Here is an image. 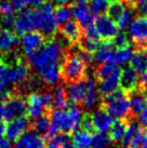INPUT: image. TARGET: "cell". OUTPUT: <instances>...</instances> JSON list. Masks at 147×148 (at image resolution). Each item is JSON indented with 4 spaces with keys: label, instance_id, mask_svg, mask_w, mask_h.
Listing matches in <instances>:
<instances>
[{
    "label": "cell",
    "instance_id": "6da1fadb",
    "mask_svg": "<svg viewBox=\"0 0 147 148\" xmlns=\"http://www.w3.org/2000/svg\"><path fill=\"white\" fill-rule=\"evenodd\" d=\"M47 40L45 45L36 52L27 55V62L30 68L37 70L39 78L48 86H57L61 80V63L64 58L65 50L69 43L58 34Z\"/></svg>",
    "mask_w": 147,
    "mask_h": 148
},
{
    "label": "cell",
    "instance_id": "7a4b0ae2",
    "mask_svg": "<svg viewBox=\"0 0 147 148\" xmlns=\"http://www.w3.org/2000/svg\"><path fill=\"white\" fill-rule=\"evenodd\" d=\"M100 107L117 119L134 120L131 116L130 96L122 89H118L107 95H102L100 97Z\"/></svg>",
    "mask_w": 147,
    "mask_h": 148
},
{
    "label": "cell",
    "instance_id": "3957f363",
    "mask_svg": "<svg viewBox=\"0 0 147 148\" xmlns=\"http://www.w3.org/2000/svg\"><path fill=\"white\" fill-rule=\"evenodd\" d=\"M87 68L88 66L82 62V60L76 54V52L68 47L65 50L64 58L60 67L61 79L64 80L66 84L82 81L88 77Z\"/></svg>",
    "mask_w": 147,
    "mask_h": 148
},
{
    "label": "cell",
    "instance_id": "277c9868",
    "mask_svg": "<svg viewBox=\"0 0 147 148\" xmlns=\"http://www.w3.org/2000/svg\"><path fill=\"white\" fill-rule=\"evenodd\" d=\"M30 66L23 56L12 63H3L0 61V81L4 86L14 84L20 86L30 77Z\"/></svg>",
    "mask_w": 147,
    "mask_h": 148
},
{
    "label": "cell",
    "instance_id": "5b68a950",
    "mask_svg": "<svg viewBox=\"0 0 147 148\" xmlns=\"http://www.w3.org/2000/svg\"><path fill=\"white\" fill-rule=\"evenodd\" d=\"M83 112L78 106H71L67 110L54 109L51 114L52 123L57 131L65 134H70L80 127Z\"/></svg>",
    "mask_w": 147,
    "mask_h": 148
},
{
    "label": "cell",
    "instance_id": "8992f818",
    "mask_svg": "<svg viewBox=\"0 0 147 148\" xmlns=\"http://www.w3.org/2000/svg\"><path fill=\"white\" fill-rule=\"evenodd\" d=\"M26 111H27L26 95L21 91L14 89L9 93L8 97L2 101L1 120L9 122L15 118L24 116Z\"/></svg>",
    "mask_w": 147,
    "mask_h": 148
},
{
    "label": "cell",
    "instance_id": "52a82bcc",
    "mask_svg": "<svg viewBox=\"0 0 147 148\" xmlns=\"http://www.w3.org/2000/svg\"><path fill=\"white\" fill-rule=\"evenodd\" d=\"M45 23V16L41 10L38 9H24L19 11L14 20V32L23 35L28 32L41 29Z\"/></svg>",
    "mask_w": 147,
    "mask_h": 148
},
{
    "label": "cell",
    "instance_id": "ba28073f",
    "mask_svg": "<svg viewBox=\"0 0 147 148\" xmlns=\"http://www.w3.org/2000/svg\"><path fill=\"white\" fill-rule=\"evenodd\" d=\"M129 34L136 50H147V15H141L131 23Z\"/></svg>",
    "mask_w": 147,
    "mask_h": 148
},
{
    "label": "cell",
    "instance_id": "9c48e42d",
    "mask_svg": "<svg viewBox=\"0 0 147 148\" xmlns=\"http://www.w3.org/2000/svg\"><path fill=\"white\" fill-rule=\"evenodd\" d=\"M52 111H45L40 117H38L30 123V129L40 135L43 140H51L56 135L58 131L52 123L51 118Z\"/></svg>",
    "mask_w": 147,
    "mask_h": 148
},
{
    "label": "cell",
    "instance_id": "30bf717a",
    "mask_svg": "<svg viewBox=\"0 0 147 148\" xmlns=\"http://www.w3.org/2000/svg\"><path fill=\"white\" fill-rule=\"evenodd\" d=\"M47 37L43 34L38 30L28 32L22 35L21 38V48H22V53L26 54V56L29 54L36 52L39 50L47 42Z\"/></svg>",
    "mask_w": 147,
    "mask_h": 148
},
{
    "label": "cell",
    "instance_id": "8fae6325",
    "mask_svg": "<svg viewBox=\"0 0 147 148\" xmlns=\"http://www.w3.org/2000/svg\"><path fill=\"white\" fill-rule=\"evenodd\" d=\"M94 27L100 35V38L104 41H113V39L118 33V27L116 23L105 14L98 15L95 18Z\"/></svg>",
    "mask_w": 147,
    "mask_h": 148
},
{
    "label": "cell",
    "instance_id": "7c38bea8",
    "mask_svg": "<svg viewBox=\"0 0 147 148\" xmlns=\"http://www.w3.org/2000/svg\"><path fill=\"white\" fill-rule=\"evenodd\" d=\"M57 33L69 43V45H78L82 37V27L77 21L68 20L57 27Z\"/></svg>",
    "mask_w": 147,
    "mask_h": 148
},
{
    "label": "cell",
    "instance_id": "4fadbf2b",
    "mask_svg": "<svg viewBox=\"0 0 147 148\" xmlns=\"http://www.w3.org/2000/svg\"><path fill=\"white\" fill-rule=\"evenodd\" d=\"M29 129H30L29 118L26 116H22L9 121V123L7 124L5 136L9 140H17Z\"/></svg>",
    "mask_w": 147,
    "mask_h": 148
},
{
    "label": "cell",
    "instance_id": "5bb4252c",
    "mask_svg": "<svg viewBox=\"0 0 147 148\" xmlns=\"http://www.w3.org/2000/svg\"><path fill=\"white\" fill-rule=\"evenodd\" d=\"M129 96L131 102V116L136 119L147 106V89L139 86L131 92Z\"/></svg>",
    "mask_w": 147,
    "mask_h": 148
},
{
    "label": "cell",
    "instance_id": "9a60e30c",
    "mask_svg": "<svg viewBox=\"0 0 147 148\" xmlns=\"http://www.w3.org/2000/svg\"><path fill=\"white\" fill-rule=\"evenodd\" d=\"M69 11L70 15L75 17V20L79 23V25L83 28H87L89 26L94 25L95 16L91 12L88 7L83 5H77L75 3L69 4Z\"/></svg>",
    "mask_w": 147,
    "mask_h": 148
},
{
    "label": "cell",
    "instance_id": "2e32d148",
    "mask_svg": "<svg viewBox=\"0 0 147 148\" xmlns=\"http://www.w3.org/2000/svg\"><path fill=\"white\" fill-rule=\"evenodd\" d=\"M14 148H45V140L29 129L16 140Z\"/></svg>",
    "mask_w": 147,
    "mask_h": 148
},
{
    "label": "cell",
    "instance_id": "e0dca14e",
    "mask_svg": "<svg viewBox=\"0 0 147 148\" xmlns=\"http://www.w3.org/2000/svg\"><path fill=\"white\" fill-rule=\"evenodd\" d=\"M26 101H27V111H26V114H27V117L29 119L35 120L36 118L40 117L45 111V108L42 104L39 92H37V91L30 92L28 96L26 97Z\"/></svg>",
    "mask_w": 147,
    "mask_h": 148
},
{
    "label": "cell",
    "instance_id": "ac0fdd59",
    "mask_svg": "<svg viewBox=\"0 0 147 148\" xmlns=\"http://www.w3.org/2000/svg\"><path fill=\"white\" fill-rule=\"evenodd\" d=\"M86 95H84V99H83L80 106L82 108H84L86 110H91L96 106L98 102L100 101L98 91L96 86H95V80L92 78H89V77H87L86 79Z\"/></svg>",
    "mask_w": 147,
    "mask_h": 148
},
{
    "label": "cell",
    "instance_id": "d6986e66",
    "mask_svg": "<svg viewBox=\"0 0 147 148\" xmlns=\"http://www.w3.org/2000/svg\"><path fill=\"white\" fill-rule=\"evenodd\" d=\"M120 86L126 93L130 94L139 86V78L137 74L134 71L132 67H124L121 69L120 74Z\"/></svg>",
    "mask_w": 147,
    "mask_h": 148
},
{
    "label": "cell",
    "instance_id": "ffe728a7",
    "mask_svg": "<svg viewBox=\"0 0 147 148\" xmlns=\"http://www.w3.org/2000/svg\"><path fill=\"white\" fill-rule=\"evenodd\" d=\"M86 79L82 80V81H79V82L67 84V89H66L67 97H68V101L74 105H79L80 106L83 99H84L87 91Z\"/></svg>",
    "mask_w": 147,
    "mask_h": 148
},
{
    "label": "cell",
    "instance_id": "44dd1931",
    "mask_svg": "<svg viewBox=\"0 0 147 148\" xmlns=\"http://www.w3.org/2000/svg\"><path fill=\"white\" fill-rule=\"evenodd\" d=\"M91 118H92V122H93L95 131L103 132V133L108 131L110 125L114 122L111 116L101 107L96 111H94L93 114H91Z\"/></svg>",
    "mask_w": 147,
    "mask_h": 148
},
{
    "label": "cell",
    "instance_id": "7402d4cb",
    "mask_svg": "<svg viewBox=\"0 0 147 148\" xmlns=\"http://www.w3.org/2000/svg\"><path fill=\"white\" fill-rule=\"evenodd\" d=\"M120 74H121V69L117 68L109 77L98 82V92L101 96L107 95L118 90V86H120Z\"/></svg>",
    "mask_w": 147,
    "mask_h": 148
},
{
    "label": "cell",
    "instance_id": "603a6c76",
    "mask_svg": "<svg viewBox=\"0 0 147 148\" xmlns=\"http://www.w3.org/2000/svg\"><path fill=\"white\" fill-rule=\"evenodd\" d=\"M19 45V38L12 30H0V52L9 53L15 51Z\"/></svg>",
    "mask_w": 147,
    "mask_h": 148
},
{
    "label": "cell",
    "instance_id": "cb8c5ba5",
    "mask_svg": "<svg viewBox=\"0 0 147 148\" xmlns=\"http://www.w3.org/2000/svg\"><path fill=\"white\" fill-rule=\"evenodd\" d=\"M130 121L131 120L128 119H118L113 122L109 127V138L111 143L121 145L122 138L126 133V129Z\"/></svg>",
    "mask_w": 147,
    "mask_h": 148
},
{
    "label": "cell",
    "instance_id": "d4e9b609",
    "mask_svg": "<svg viewBox=\"0 0 147 148\" xmlns=\"http://www.w3.org/2000/svg\"><path fill=\"white\" fill-rule=\"evenodd\" d=\"M113 41H103L100 43L98 48L93 53V65H100L106 62L107 60L113 55Z\"/></svg>",
    "mask_w": 147,
    "mask_h": 148
},
{
    "label": "cell",
    "instance_id": "484cf974",
    "mask_svg": "<svg viewBox=\"0 0 147 148\" xmlns=\"http://www.w3.org/2000/svg\"><path fill=\"white\" fill-rule=\"evenodd\" d=\"M116 69H117V64H116L115 61L113 60V55H111L106 62L100 64V65H98L94 68L95 81H96V82H100V81L104 80L105 78L109 77L110 75L113 74Z\"/></svg>",
    "mask_w": 147,
    "mask_h": 148
},
{
    "label": "cell",
    "instance_id": "4316f807",
    "mask_svg": "<svg viewBox=\"0 0 147 148\" xmlns=\"http://www.w3.org/2000/svg\"><path fill=\"white\" fill-rule=\"evenodd\" d=\"M130 67H132L136 74H144L147 71V53L144 50H136L131 55Z\"/></svg>",
    "mask_w": 147,
    "mask_h": 148
},
{
    "label": "cell",
    "instance_id": "83f0119b",
    "mask_svg": "<svg viewBox=\"0 0 147 148\" xmlns=\"http://www.w3.org/2000/svg\"><path fill=\"white\" fill-rule=\"evenodd\" d=\"M68 102L66 89L63 86H58L53 93V109L63 110L68 106Z\"/></svg>",
    "mask_w": 147,
    "mask_h": 148
},
{
    "label": "cell",
    "instance_id": "f1b7e54d",
    "mask_svg": "<svg viewBox=\"0 0 147 148\" xmlns=\"http://www.w3.org/2000/svg\"><path fill=\"white\" fill-rule=\"evenodd\" d=\"M92 135L86 131H77L74 133L73 144L76 148H91Z\"/></svg>",
    "mask_w": 147,
    "mask_h": 148
},
{
    "label": "cell",
    "instance_id": "f546056e",
    "mask_svg": "<svg viewBox=\"0 0 147 148\" xmlns=\"http://www.w3.org/2000/svg\"><path fill=\"white\" fill-rule=\"evenodd\" d=\"M124 10H126V7L123 5L121 1H119V0H110L109 4H108V9H107V14H108L107 16L116 23L118 21L119 17L122 15Z\"/></svg>",
    "mask_w": 147,
    "mask_h": 148
},
{
    "label": "cell",
    "instance_id": "4dcf8cb0",
    "mask_svg": "<svg viewBox=\"0 0 147 148\" xmlns=\"http://www.w3.org/2000/svg\"><path fill=\"white\" fill-rule=\"evenodd\" d=\"M110 0H88V5L94 16L103 15L107 12Z\"/></svg>",
    "mask_w": 147,
    "mask_h": 148
},
{
    "label": "cell",
    "instance_id": "1f68e13d",
    "mask_svg": "<svg viewBox=\"0 0 147 148\" xmlns=\"http://www.w3.org/2000/svg\"><path fill=\"white\" fill-rule=\"evenodd\" d=\"M147 140V127L143 125H139L134 135L130 142L129 147L130 148H137L139 146H142L143 143Z\"/></svg>",
    "mask_w": 147,
    "mask_h": 148
},
{
    "label": "cell",
    "instance_id": "d6a6232c",
    "mask_svg": "<svg viewBox=\"0 0 147 148\" xmlns=\"http://www.w3.org/2000/svg\"><path fill=\"white\" fill-rule=\"evenodd\" d=\"M111 140L109 135L103 132H98L92 135V142H91V148H106L109 146Z\"/></svg>",
    "mask_w": 147,
    "mask_h": 148
},
{
    "label": "cell",
    "instance_id": "836d02e7",
    "mask_svg": "<svg viewBox=\"0 0 147 148\" xmlns=\"http://www.w3.org/2000/svg\"><path fill=\"white\" fill-rule=\"evenodd\" d=\"M131 55H132V51H131V48L129 45L126 48L117 49V51L113 54V60L117 65L118 64H126L131 58Z\"/></svg>",
    "mask_w": 147,
    "mask_h": 148
},
{
    "label": "cell",
    "instance_id": "e575fe53",
    "mask_svg": "<svg viewBox=\"0 0 147 148\" xmlns=\"http://www.w3.org/2000/svg\"><path fill=\"white\" fill-rule=\"evenodd\" d=\"M70 11L69 8H67V5H58L54 10V17H55V21H56L57 27L68 21Z\"/></svg>",
    "mask_w": 147,
    "mask_h": 148
},
{
    "label": "cell",
    "instance_id": "d590c367",
    "mask_svg": "<svg viewBox=\"0 0 147 148\" xmlns=\"http://www.w3.org/2000/svg\"><path fill=\"white\" fill-rule=\"evenodd\" d=\"M67 140H69V134H65V133L56 134L54 137L49 140L45 148H62V146L65 144Z\"/></svg>",
    "mask_w": 147,
    "mask_h": 148
},
{
    "label": "cell",
    "instance_id": "8d00e7d4",
    "mask_svg": "<svg viewBox=\"0 0 147 148\" xmlns=\"http://www.w3.org/2000/svg\"><path fill=\"white\" fill-rule=\"evenodd\" d=\"M137 127H139V124L135 123L134 120H131L130 122H129L127 129H126V133H124V136H123V138H122V142H121L122 147H129L130 142H131V140H132L133 135H134V133H135V131H136Z\"/></svg>",
    "mask_w": 147,
    "mask_h": 148
},
{
    "label": "cell",
    "instance_id": "74e56055",
    "mask_svg": "<svg viewBox=\"0 0 147 148\" xmlns=\"http://www.w3.org/2000/svg\"><path fill=\"white\" fill-rule=\"evenodd\" d=\"M131 20H132V14H131V11L129 9H126L124 10V12L122 13V15L119 17L118 21L116 22V25H117V27L118 29H123L128 27L131 23Z\"/></svg>",
    "mask_w": 147,
    "mask_h": 148
},
{
    "label": "cell",
    "instance_id": "f35d334b",
    "mask_svg": "<svg viewBox=\"0 0 147 148\" xmlns=\"http://www.w3.org/2000/svg\"><path fill=\"white\" fill-rule=\"evenodd\" d=\"M113 43H114L115 47H117L118 49H120V48H126V47H129V45H130L129 38H128L127 34L123 33V32L117 33V35H116L115 38L113 39Z\"/></svg>",
    "mask_w": 147,
    "mask_h": 148
},
{
    "label": "cell",
    "instance_id": "ab89813d",
    "mask_svg": "<svg viewBox=\"0 0 147 148\" xmlns=\"http://www.w3.org/2000/svg\"><path fill=\"white\" fill-rule=\"evenodd\" d=\"M80 127H82L83 131L89 132V133H94V132H95V129H94V125H93V122H92V118H91L90 112L83 114Z\"/></svg>",
    "mask_w": 147,
    "mask_h": 148
},
{
    "label": "cell",
    "instance_id": "60d3db41",
    "mask_svg": "<svg viewBox=\"0 0 147 148\" xmlns=\"http://www.w3.org/2000/svg\"><path fill=\"white\" fill-rule=\"evenodd\" d=\"M14 20H15V16L13 14L0 15V27L13 32L14 30Z\"/></svg>",
    "mask_w": 147,
    "mask_h": 148
},
{
    "label": "cell",
    "instance_id": "b9f144b4",
    "mask_svg": "<svg viewBox=\"0 0 147 148\" xmlns=\"http://www.w3.org/2000/svg\"><path fill=\"white\" fill-rule=\"evenodd\" d=\"M29 4L28 0H11V5L15 11H22Z\"/></svg>",
    "mask_w": 147,
    "mask_h": 148
},
{
    "label": "cell",
    "instance_id": "7bdbcfd3",
    "mask_svg": "<svg viewBox=\"0 0 147 148\" xmlns=\"http://www.w3.org/2000/svg\"><path fill=\"white\" fill-rule=\"evenodd\" d=\"M9 91H7V89H5V86H4L3 83L0 81V102H2V101H4V99L8 97L9 95Z\"/></svg>",
    "mask_w": 147,
    "mask_h": 148
},
{
    "label": "cell",
    "instance_id": "ee69618b",
    "mask_svg": "<svg viewBox=\"0 0 147 148\" xmlns=\"http://www.w3.org/2000/svg\"><path fill=\"white\" fill-rule=\"evenodd\" d=\"M139 121H141V124L143 127H147V106L145 107V109L142 111V114L139 115Z\"/></svg>",
    "mask_w": 147,
    "mask_h": 148
},
{
    "label": "cell",
    "instance_id": "f6af8a7d",
    "mask_svg": "<svg viewBox=\"0 0 147 148\" xmlns=\"http://www.w3.org/2000/svg\"><path fill=\"white\" fill-rule=\"evenodd\" d=\"M139 86L147 89V71H145L144 74H142L141 78L139 79Z\"/></svg>",
    "mask_w": 147,
    "mask_h": 148
},
{
    "label": "cell",
    "instance_id": "bcb514c9",
    "mask_svg": "<svg viewBox=\"0 0 147 148\" xmlns=\"http://www.w3.org/2000/svg\"><path fill=\"white\" fill-rule=\"evenodd\" d=\"M11 143L8 138H3V137H0V148H11Z\"/></svg>",
    "mask_w": 147,
    "mask_h": 148
},
{
    "label": "cell",
    "instance_id": "7dc6e473",
    "mask_svg": "<svg viewBox=\"0 0 147 148\" xmlns=\"http://www.w3.org/2000/svg\"><path fill=\"white\" fill-rule=\"evenodd\" d=\"M5 130H7V124L4 123L3 120H0V137H3L5 135Z\"/></svg>",
    "mask_w": 147,
    "mask_h": 148
},
{
    "label": "cell",
    "instance_id": "c3c4849f",
    "mask_svg": "<svg viewBox=\"0 0 147 148\" xmlns=\"http://www.w3.org/2000/svg\"><path fill=\"white\" fill-rule=\"evenodd\" d=\"M45 1H47V0H28L29 4H32L35 8H36V7H40Z\"/></svg>",
    "mask_w": 147,
    "mask_h": 148
},
{
    "label": "cell",
    "instance_id": "681fc988",
    "mask_svg": "<svg viewBox=\"0 0 147 148\" xmlns=\"http://www.w3.org/2000/svg\"><path fill=\"white\" fill-rule=\"evenodd\" d=\"M58 5H69L73 3L74 0H55Z\"/></svg>",
    "mask_w": 147,
    "mask_h": 148
},
{
    "label": "cell",
    "instance_id": "f907efd6",
    "mask_svg": "<svg viewBox=\"0 0 147 148\" xmlns=\"http://www.w3.org/2000/svg\"><path fill=\"white\" fill-rule=\"evenodd\" d=\"M62 148H76V147H75V145H74L73 143H70V140H69L62 146Z\"/></svg>",
    "mask_w": 147,
    "mask_h": 148
},
{
    "label": "cell",
    "instance_id": "816d5d0a",
    "mask_svg": "<svg viewBox=\"0 0 147 148\" xmlns=\"http://www.w3.org/2000/svg\"><path fill=\"white\" fill-rule=\"evenodd\" d=\"M142 148H147V140L143 143V145H142Z\"/></svg>",
    "mask_w": 147,
    "mask_h": 148
},
{
    "label": "cell",
    "instance_id": "f5cc1de1",
    "mask_svg": "<svg viewBox=\"0 0 147 148\" xmlns=\"http://www.w3.org/2000/svg\"><path fill=\"white\" fill-rule=\"evenodd\" d=\"M0 3H1V0H0Z\"/></svg>",
    "mask_w": 147,
    "mask_h": 148
},
{
    "label": "cell",
    "instance_id": "db71d44e",
    "mask_svg": "<svg viewBox=\"0 0 147 148\" xmlns=\"http://www.w3.org/2000/svg\"><path fill=\"white\" fill-rule=\"evenodd\" d=\"M146 53H147V50H146Z\"/></svg>",
    "mask_w": 147,
    "mask_h": 148
}]
</instances>
